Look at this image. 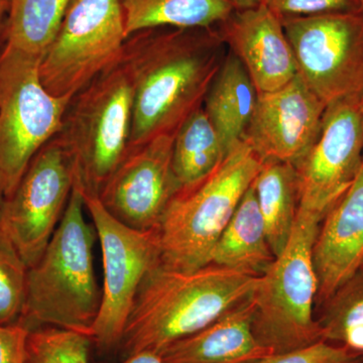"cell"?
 <instances>
[{
    "mask_svg": "<svg viewBox=\"0 0 363 363\" xmlns=\"http://www.w3.org/2000/svg\"><path fill=\"white\" fill-rule=\"evenodd\" d=\"M226 47L217 28H155L126 38L121 62L133 88L130 150L176 135L201 108Z\"/></svg>",
    "mask_w": 363,
    "mask_h": 363,
    "instance_id": "cell-1",
    "label": "cell"
},
{
    "mask_svg": "<svg viewBox=\"0 0 363 363\" xmlns=\"http://www.w3.org/2000/svg\"><path fill=\"white\" fill-rule=\"evenodd\" d=\"M259 276L216 264L192 272L160 262L147 274L126 322V354H161L172 344L211 324L252 295Z\"/></svg>",
    "mask_w": 363,
    "mask_h": 363,
    "instance_id": "cell-2",
    "label": "cell"
},
{
    "mask_svg": "<svg viewBox=\"0 0 363 363\" xmlns=\"http://www.w3.org/2000/svg\"><path fill=\"white\" fill-rule=\"evenodd\" d=\"M84 197L74 185L59 226L37 264L28 267L25 312L30 330L56 327L92 339L101 306L93 250L94 225L85 217Z\"/></svg>",
    "mask_w": 363,
    "mask_h": 363,
    "instance_id": "cell-3",
    "label": "cell"
},
{
    "mask_svg": "<svg viewBox=\"0 0 363 363\" xmlns=\"http://www.w3.org/2000/svg\"><path fill=\"white\" fill-rule=\"evenodd\" d=\"M262 164L242 140L213 171L181 189L156 230L162 266L192 272L210 264L217 241Z\"/></svg>",
    "mask_w": 363,
    "mask_h": 363,
    "instance_id": "cell-4",
    "label": "cell"
},
{
    "mask_svg": "<svg viewBox=\"0 0 363 363\" xmlns=\"http://www.w3.org/2000/svg\"><path fill=\"white\" fill-rule=\"evenodd\" d=\"M322 220L298 209L286 247L260 274L250 296L253 332L274 354L323 340L313 312L318 294L313 248Z\"/></svg>",
    "mask_w": 363,
    "mask_h": 363,
    "instance_id": "cell-5",
    "label": "cell"
},
{
    "mask_svg": "<svg viewBox=\"0 0 363 363\" xmlns=\"http://www.w3.org/2000/svg\"><path fill=\"white\" fill-rule=\"evenodd\" d=\"M133 88L121 60L74 95L55 138L65 150L74 185L99 194L130 149Z\"/></svg>",
    "mask_w": 363,
    "mask_h": 363,
    "instance_id": "cell-6",
    "label": "cell"
},
{
    "mask_svg": "<svg viewBox=\"0 0 363 363\" xmlns=\"http://www.w3.org/2000/svg\"><path fill=\"white\" fill-rule=\"evenodd\" d=\"M40 59L6 44L0 52V182L6 198L33 157L58 135L71 100L45 90Z\"/></svg>",
    "mask_w": 363,
    "mask_h": 363,
    "instance_id": "cell-7",
    "label": "cell"
},
{
    "mask_svg": "<svg viewBox=\"0 0 363 363\" xmlns=\"http://www.w3.org/2000/svg\"><path fill=\"white\" fill-rule=\"evenodd\" d=\"M126 35L118 0H71L39 63L52 96L71 99L121 58Z\"/></svg>",
    "mask_w": 363,
    "mask_h": 363,
    "instance_id": "cell-8",
    "label": "cell"
},
{
    "mask_svg": "<svg viewBox=\"0 0 363 363\" xmlns=\"http://www.w3.org/2000/svg\"><path fill=\"white\" fill-rule=\"evenodd\" d=\"M281 20L298 77L326 106L363 97V6Z\"/></svg>",
    "mask_w": 363,
    "mask_h": 363,
    "instance_id": "cell-9",
    "label": "cell"
},
{
    "mask_svg": "<svg viewBox=\"0 0 363 363\" xmlns=\"http://www.w3.org/2000/svg\"><path fill=\"white\" fill-rule=\"evenodd\" d=\"M83 194V193H82ZM104 264L101 306L92 339L104 350L121 342L143 279L161 262L156 230L140 231L116 220L96 195L83 194Z\"/></svg>",
    "mask_w": 363,
    "mask_h": 363,
    "instance_id": "cell-10",
    "label": "cell"
},
{
    "mask_svg": "<svg viewBox=\"0 0 363 363\" xmlns=\"http://www.w3.org/2000/svg\"><path fill=\"white\" fill-rule=\"evenodd\" d=\"M74 187L73 166L56 138L33 157L0 212V230L28 267L37 264L63 218Z\"/></svg>",
    "mask_w": 363,
    "mask_h": 363,
    "instance_id": "cell-11",
    "label": "cell"
},
{
    "mask_svg": "<svg viewBox=\"0 0 363 363\" xmlns=\"http://www.w3.org/2000/svg\"><path fill=\"white\" fill-rule=\"evenodd\" d=\"M362 162V98L328 105L316 140L294 164L298 209L324 218L357 178Z\"/></svg>",
    "mask_w": 363,
    "mask_h": 363,
    "instance_id": "cell-12",
    "label": "cell"
},
{
    "mask_svg": "<svg viewBox=\"0 0 363 363\" xmlns=\"http://www.w3.org/2000/svg\"><path fill=\"white\" fill-rule=\"evenodd\" d=\"M175 136H159L130 150L100 190V202L124 225L157 230L183 188L173 166Z\"/></svg>",
    "mask_w": 363,
    "mask_h": 363,
    "instance_id": "cell-13",
    "label": "cell"
},
{
    "mask_svg": "<svg viewBox=\"0 0 363 363\" xmlns=\"http://www.w3.org/2000/svg\"><path fill=\"white\" fill-rule=\"evenodd\" d=\"M326 108L297 76L281 89L259 94L243 140L264 162L294 164L316 140Z\"/></svg>",
    "mask_w": 363,
    "mask_h": 363,
    "instance_id": "cell-14",
    "label": "cell"
},
{
    "mask_svg": "<svg viewBox=\"0 0 363 363\" xmlns=\"http://www.w3.org/2000/svg\"><path fill=\"white\" fill-rule=\"evenodd\" d=\"M217 28L257 94L281 89L297 77V62L283 23L266 4L234 11Z\"/></svg>",
    "mask_w": 363,
    "mask_h": 363,
    "instance_id": "cell-15",
    "label": "cell"
},
{
    "mask_svg": "<svg viewBox=\"0 0 363 363\" xmlns=\"http://www.w3.org/2000/svg\"><path fill=\"white\" fill-rule=\"evenodd\" d=\"M317 298L327 302L363 264V162L350 187L325 215L313 248Z\"/></svg>",
    "mask_w": 363,
    "mask_h": 363,
    "instance_id": "cell-16",
    "label": "cell"
},
{
    "mask_svg": "<svg viewBox=\"0 0 363 363\" xmlns=\"http://www.w3.org/2000/svg\"><path fill=\"white\" fill-rule=\"evenodd\" d=\"M250 298L162 351L166 363H257L274 354L257 340Z\"/></svg>",
    "mask_w": 363,
    "mask_h": 363,
    "instance_id": "cell-17",
    "label": "cell"
},
{
    "mask_svg": "<svg viewBox=\"0 0 363 363\" xmlns=\"http://www.w3.org/2000/svg\"><path fill=\"white\" fill-rule=\"evenodd\" d=\"M257 91L245 67L228 50L203 104L226 152L245 138L257 106Z\"/></svg>",
    "mask_w": 363,
    "mask_h": 363,
    "instance_id": "cell-18",
    "label": "cell"
},
{
    "mask_svg": "<svg viewBox=\"0 0 363 363\" xmlns=\"http://www.w3.org/2000/svg\"><path fill=\"white\" fill-rule=\"evenodd\" d=\"M274 259L252 184L217 241L210 264L260 276Z\"/></svg>",
    "mask_w": 363,
    "mask_h": 363,
    "instance_id": "cell-19",
    "label": "cell"
},
{
    "mask_svg": "<svg viewBox=\"0 0 363 363\" xmlns=\"http://www.w3.org/2000/svg\"><path fill=\"white\" fill-rule=\"evenodd\" d=\"M126 38L155 28H213L235 11L231 0H118Z\"/></svg>",
    "mask_w": 363,
    "mask_h": 363,
    "instance_id": "cell-20",
    "label": "cell"
},
{
    "mask_svg": "<svg viewBox=\"0 0 363 363\" xmlns=\"http://www.w3.org/2000/svg\"><path fill=\"white\" fill-rule=\"evenodd\" d=\"M267 240L274 257L290 238L298 207V178L293 164L264 161L252 183Z\"/></svg>",
    "mask_w": 363,
    "mask_h": 363,
    "instance_id": "cell-21",
    "label": "cell"
},
{
    "mask_svg": "<svg viewBox=\"0 0 363 363\" xmlns=\"http://www.w3.org/2000/svg\"><path fill=\"white\" fill-rule=\"evenodd\" d=\"M227 154L220 136L203 106L189 116L177 131L173 166L183 187L201 180Z\"/></svg>",
    "mask_w": 363,
    "mask_h": 363,
    "instance_id": "cell-22",
    "label": "cell"
},
{
    "mask_svg": "<svg viewBox=\"0 0 363 363\" xmlns=\"http://www.w3.org/2000/svg\"><path fill=\"white\" fill-rule=\"evenodd\" d=\"M71 0H11L4 44L42 57L58 30Z\"/></svg>",
    "mask_w": 363,
    "mask_h": 363,
    "instance_id": "cell-23",
    "label": "cell"
},
{
    "mask_svg": "<svg viewBox=\"0 0 363 363\" xmlns=\"http://www.w3.org/2000/svg\"><path fill=\"white\" fill-rule=\"evenodd\" d=\"M326 303L328 308L318 321L323 340L363 359V272L346 281Z\"/></svg>",
    "mask_w": 363,
    "mask_h": 363,
    "instance_id": "cell-24",
    "label": "cell"
},
{
    "mask_svg": "<svg viewBox=\"0 0 363 363\" xmlns=\"http://www.w3.org/2000/svg\"><path fill=\"white\" fill-rule=\"evenodd\" d=\"M91 338L56 327H38L28 334L26 363H89Z\"/></svg>",
    "mask_w": 363,
    "mask_h": 363,
    "instance_id": "cell-25",
    "label": "cell"
},
{
    "mask_svg": "<svg viewBox=\"0 0 363 363\" xmlns=\"http://www.w3.org/2000/svg\"><path fill=\"white\" fill-rule=\"evenodd\" d=\"M28 267L0 230V325L20 323L25 312Z\"/></svg>",
    "mask_w": 363,
    "mask_h": 363,
    "instance_id": "cell-26",
    "label": "cell"
},
{
    "mask_svg": "<svg viewBox=\"0 0 363 363\" xmlns=\"http://www.w3.org/2000/svg\"><path fill=\"white\" fill-rule=\"evenodd\" d=\"M257 363H363V359L341 346L322 340L301 350L272 354Z\"/></svg>",
    "mask_w": 363,
    "mask_h": 363,
    "instance_id": "cell-27",
    "label": "cell"
},
{
    "mask_svg": "<svg viewBox=\"0 0 363 363\" xmlns=\"http://www.w3.org/2000/svg\"><path fill=\"white\" fill-rule=\"evenodd\" d=\"M267 6L281 18L341 13L362 7L360 0H269Z\"/></svg>",
    "mask_w": 363,
    "mask_h": 363,
    "instance_id": "cell-28",
    "label": "cell"
},
{
    "mask_svg": "<svg viewBox=\"0 0 363 363\" xmlns=\"http://www.w3.org/2000/svg\"><path fill=\"white\" fill-rule=\"evenodd\" d=\"M30 329L21 323L0 325V363H26Z\"/></svg>",
    "mask_w": 363,
    "mask_h": 363,
    "instance_id": "cell-29",
    "label": "cell"
},
{
    "mask_svg": "<svg viewBox=\"0 0 363 363\" xmlns=\"http://www.w3.org/2000/svg\"><path fill=\"white\" fill-rule=\"evenodd\" d=\"M121 363H166L161 355L150 351H140L135 354L128 355Z\"/></svg>",
    "mask_w": 363,
    "mask_h": 363,
    "instance_id": "cell-30",
    "label": "cell"
},
{
    "mask_svg": "<svg viewBox=\"0 0 363 363\" xmlns=\"http://www.w3.org/2000/svg\"><path fill=\"white\" fill-rule=\"evenodd\" d=\"M11 7V0H0V40L4 39V28Z\"/></svg>",
    "mask_w": 363,
    "mask_h": 363,
    "instance_id": "cell-31",
    "label": "cell"
},
{
    "mask_svg": "<svg viewBox=\"0 0 363 363\" xmlns=\"http://www.w3.org/2000/svg\"><path fill=\"white\" fill-rule=\"evenodd\" d=\"M4 199H6V193H4V187H2L1 182H0V212H1L2 205H4Z\"/></svg>",
    "mask_w": 363,
    "mask_h": 363,
    "instance_id": "cell-32",
    "label": "cell"
},
{
    "mask_svg": "<svg viewBox=\"0 0 363 363\" xmlns=\"http://www.w3.org/2000/svg\"><path fill=\"white\" fill-rule=\"evenodd\" d=\"M362 114H363V97L362 98Z\"/></svg>",
    "mask_w": 363,
    "mask_h": 363,
    "instance_id": "cell-33",
    "label": "cell"
},
{
    "mask_svg": "<svg viewBox=\"0 0 363 363\" xmlns=\"http://www.w3.org/2000/svg\"><path fill=\"white\" fill-rule=\"evenodd\" d=\"M359 272H363V264H362V269H360V271H359Z\"/></svg>",
    "mask_w": 363,
    "mask_h": 363,
    "instance_id": "cell-34",
    "label": "cell"
},
{
    "mask_svg": "<svg viewBox=\"0 0 363 363\" xmlns=\"http://www.w3.org/2000/svg\"><path fill=\"white\" fill-rule=\"evenodd\" d=\"M360 2H362V6H363V0H360Z\"/></svg>",
    "mask_w": 363,
    "mask_h": 363,
    "instance_id": "cell-35",
    "label": "cell"
}]
</instances>
